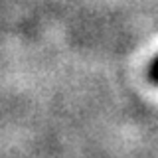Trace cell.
Here are the masks:
<instances>
[{
  "label": "cell",
  "mask_w": 158,
  "mask_h": 158,
  "mask_svg": "<svg viewBox=\"0 0 158 158\" xmlns=\"http://www.w3.org/2000/svg\"><path fill=\"white\" fill-rule=\"evenodd\" d=\"M150 75L154 81H158V57L154 59V63H152V67H150Z\"/></svg>",
  "instance_id": "obj_1"
}]
</instances>
